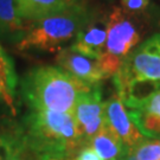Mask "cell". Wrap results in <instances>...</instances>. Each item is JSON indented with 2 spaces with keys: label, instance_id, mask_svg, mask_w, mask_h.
<instances>
[{
  "label": "cell",
  "instance_id": "5bb4252c",
  "mask_svg": "<svg viewBox=\"0 0 160 160\" xmlns=\"http://www.w3.org/2000/svg\"><path fill=\"white\" fill-rule=\"evenodd\" d=\"M23 26V22L18 17L16 0H0V38L17 42Z\"/></svg>",
  "mask_w": 160,
  "mask_h": 160
},
{
  "label": "cell",
  "instance_id": "8992f818",
  "mask_svg": "<svg viewBox=\"0 0 160 160\" xmlns=\"http://www.w3.org/2000/svg\"><path fill=\"white\" fill-rule=\"evenodd\" d=\"M72 115L81 140L84 146H88L90 140L106 123L101 84H94L89 90L81 95L76 102Z\"/></svg>",
  "mask_w": 160,
  "mask_h": 160
},
{
  "label": "cell",
  "instance_id": "6da1fadb",
  "mask_svg": "<svg viewBox=\"0 0 160 160\" xmlns=\"http://www.w3.org/2000/svg\"><path fill=\"white\" fill-rule=\"evenodd\" d=\"M90 87L59 67L42 65L24 75L20 90L30 109L72 114L77 100Z\"/></svg>",
  "mask_w": 160,
  "mask_h": 160
},
{
  "label": "cell",
  "instance_id": "7c38bea8",
  "mask_svg": "<svg viewBox=\"0 0 160 160\" xmlns=\"http://www.w3.org/2000/svg\"><path fill=\"white\" fill-rule=\"evenodd\" d=\"M88 146L98 155L101 160L121 159L125 152V146L120 138L112 131L107 122L90 140Z\"/></svg>",
  "mask_w": 160,
  "mask_h": 160
},
{
  "label": "cell",
  "instance_id": "e0dca14e",
  "mask_svg": "<svg viewBox=\"0 0 160 160\" xmlns=\"http://www.w3.org/2000/svg\"><path fill=\"white\" fill-rule=\"evenodd\" d=\"M7 152V135H0V160H4Z\"/></svg>",
  "mask_w": 160,
  "mask_h": 160
},
{
  "label": "cell",
  "instance_id": "8fae6325",
  "mask_svg": "<svg viewBox=\"0 0 160 160\" xmlns=\"http://www.w3.org/2000/svg\"><path fill=\"white\" fill-rule=\"evenodd\" d=\"M72 0H16L18 17L22 22H32L68 8Z\"/></svg>",
  "mask_w": 160,
  "mask_h": 160
},
{
  "label": "cell",
  "instance_id": "4fadbf2b",
  "mask_svg": "<svg viewBox=\"0 0 160 160\" xmlns=\"http://www.w3.org/2000/svg\"><path fill=\"white\" fill-rule=\"evenodd\" d=\"M18 78L12 58L0 45V102L14 112V97Z\"/></svg>",
  "mask_w": 160,
  "mask_h": 160
},
{
  "label": "cell",
  "instance_id": "52a82bcc",
  "mask_svg": "<svg viewBox=\"0 0 160 160\" xmlns=\"http://www.w3.org/2000/svg\"><path fill=\"white\" fill-rule=\"evenodd\" d=\"M107 29L108 14L90 12L70 46L75 51L98 61L107 38Z\"/></svg>",
  "mask_w": 160,
  "mask_h": 160
},
{
  "label": "cell",
  "instance_id": "ba28073f",
  "mask_svg": "<svg viewBox=\"0 0 160 160\" xmlns=\"http://www.w3.org/2000/svg\"><path fill=\"white\" fill-rule=\"evenodd\" d=\"M56 63L57 67L90 86L101 84L103 80L109 77L97 59L75 51L70 45L57 52Z\"/></svg>",
  "mask_w": 160,
  "mask_h": 160
},
{
  "label": "cell",
  "instance_id": "ac0fdd59",
  "mask_svg": "<svg viewBox=\"0 0 160 160\" xmlns=\"http://www.w3.org/2000/svg\"><path fill=\"white\" fill-rule=\"evenodd\" d=\"M72 1H78V0H72Z\"/></svg>",
  "mask_w": 160,
  "mask_h": 160
},
{
  "label": "cell",
  "instance_id": "5b68a950",
  "mask_svg": "<svg viewBox=\"0 0 160 160\" xmlns=\"http://www.w3.org/2000/svg\"><path fill=\"white\" fill-rule=\"evenodd\" d=\"M142 33L134 14L114 7L108 13L107 38L98 62L109 77H113L121 64L140 43Z\"/></svg>",
  "mask_w": 160,
  "mask_h": 160
},
{
  "label": "cell",
  "instance_id": "7a4b0ae2",
  "mask_svg": "<svg viewBox=\"0 0 160 160\" xmlns=\"http://www.w3.org/2000/svg\"><path fill=\"white\" fill-rule=\"evenodd\" d=\"M18 134L45 159L62 158L84 146L74 115L68 113L30 109Z\"/></svg>",
  "mask_w": 160,
  "mask_h": 160
},
{
  "label": "cell",
  "instance_id": "2e32d148",
  "mask_svg": "<svg viewBox=\"0 0 160 160\" xmlns=\"http://www.w3.org/2000/svg\"><path fill=\"white\" fill-rule=\"evenodd\" d=\"M151 0H120L121 8L129 14L137 16L143 12L149 5Z\"/></svg>",
  "mask_w": 160,
  "mask_h": 160
},
{
  "label": "cell",
  "instance_id": "30bf717a",
  "mask_svg": "<svg viewBox=\"0 0 160 160\" xmlns=\"http://www.w3.org/2000/svg\"><path fill=\"white\" fill-rule=\"evenodd\" d=\"M104 118L107 125L120 138L125 149L131 148L146 139L131 120L126 106L118 94L104 101Z\"/></svg>",
  "mask_w": 160,
  "mask_h": 160
},
{
  "label": "cell",
  "instance_id": "277c9868",
  "mask_svg": "<svg viewBox=\"0 0 160 160\" xmlns=\"http://www.w3.org/2000/svg\"><path fill=\"white\" fill-rule=\"evenodd\" d=\"M90 11L76 1L63 11L42 19L24 22L23 31L16 42L19 51H59L74 40Z\"/></svg>",
  "mask_w": 160,
  "mask_h": 160
},
{
  "label": "cell",
  "instance_id": "9c48e42d",
  "mask_svg": "<svg viewBox=\"0 0 160 160\" xmlns=\"http://www.w3.org/2000/svg\"><path fill=\"white\" fill-rule=\"evenodd\" d=\"M133 123L147 139H160V89L143 98L123 103Z\"/></svg>",
  "mask_w": 160,
  "mask_h": 160
},
{
  "label": "cell",
  "instance_id": "3957f363",
  "mask_svg": "<svg viewBox=\"0 0 160 160\" xmlns=\"http://www.w3.org/2000/svg\"><path fill=\"white\" fill-rule=\"evenodd\" d=\"M113 83L123 103L160 89V33L143 40L127 56L113 76Z\"/></svg>",
  "mask_w": 160,
  "mask_h": 160
},
{
  "label": "cell",
  "instance_id": "d6986e66",
  "mask_svg": "<svg viewBox=\"0 0 160 160\" xmlns=\"http://www.w3.org/2000/svg\"><path fill=\"white\" fill-rule=\"evenodd\" d=\"M115 160H122V159H115Z\"/></svg>",
  "mask_w": 160,
  "mask_h": 160
},
{
  "label": "cell",
  "instance_id": "9a60e30c",
  "mask_svg": "<svg viewBox=\"0 0 160 160\" xmlns=\"http://www.w3.org/2000/svg\"><path fill=\"white\" fill-rule=\"evenodd\" d=\"M122 160H160V139H143L141 142L125 149Z\"/></svg>",
  "mask_w": 160,
  "mask_h": 160
}]
</instances>
